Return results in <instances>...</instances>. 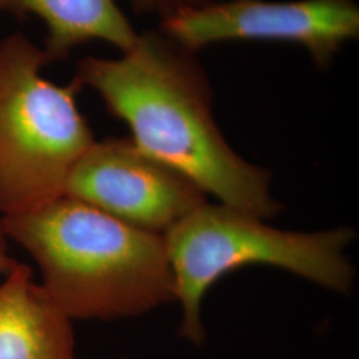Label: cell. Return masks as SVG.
<instances>
[{
    "label": "cell",
    "instance_id": "3957f363",
    "mask_svg": "<svg viewBox=\"0 0 359 359\" xmlns=\"http://www.w3.org/2000/svg\"><path fill=\"white\" fill-rule=\"evenodd\" d=\"M181 305L180 334L194 345L205 339L201 302L221 277L248 265L287 270L326 289L347 293L354 269L345 256L354 231H280L229 206L204 205L164 234Z\"/></svg>",
    "mask_w": 359,
    "mask_h": 359
},
{
    "label": "cell",
    "instance_id": "9c48e42d",
    "mask_svg": "<svg viewBox=\"0 0 359 359\" xmlns=\"http://www.w3.org/2000/svg\"><path fill=\"white\" fill-rule=\"evenodd\" d=\"M132 1L140 11L158 13L163 19L170 13H177L180 10L205 6L217 0H132Z\"/></svg>",
    "mask_w": 359,
    "mask_h": 359
},
{
    "label": "cell",
    "instance_id": "52a82bcc",
    "mask_svg": "<svg viewBox=\"0 0 359 359\" xmlns=\"http://www.w3.org/2000/svg\"><path fill=\"white\" fill-rule=\"evenodd\" d=\"M0 359H77L72 320L19 262L0 281Z\"/></svg>",
    "mask_w": 359,
    "mask_h": 359
},
{
    "label": "cell",
    "instance_id": "277c9868",
    "mask_svg": "<svg viewBox=\"0 0 359 359\" xmlns=\"http://www.w3.org/2000/svg\"><path fill=\"white\" fill-rule=\"evenodd\" d=\"M47 63L23 35L0 41L1 217L65 196L72 169L96 142L77 107L80 86L46 79Z\"/></svg>",
    "mask_w": 359,
    "mask_h": 359
},
{
    "label": "cell",
    "instance_id": "6da1fadb",
    "mask_svg": "<svg viewBox=\"0 0 359 359\" xmlns=\"http://www.w3.org/2000/svg\"><path fill=\"white\" fill-rule=\"evenodd\" d=\"M103 99L145 154L191 180L222 205L274 217L268 170L233 151L212 115V92L192 52L147 32L117 59L87 57L74 79Z\"/></svg>",
    "mask_w": 359,
    "mask_h": 359
},
{
    "label": "cell",
    "instance_id": "7a4b0ae2",
    "mask_svg": "<svg viewBox=\"0 0 359 359\" xmlns=\"http://www.w3.org/2000/svg\"><path fill=\"white\" fill-rule=\"evenodd\" d=\"M1 219L7 237L36 262L44 292L72 321L135 317L175 301L161 234L65 194Z\"/></svg>",
    "mask_w": 359,
    "mask_h": 359
},
{
    "label": "cell",
    "instance_id": "ba28073f",
    "mask_svg": "<svg viewBox=\"0 0 359 359\" xmlns=\"http://www.w3.org/2000/svg\"><path fill=\"white\" fill-rule=\"evenodd\" d=\"M0 13H34L46 23L44 52L50 63L90 40L126 52L139 36L115 0H0Z\"/></svg>",
    "mask_w": 359,
    "mask_h": 359
},
{
    "label": "cell",
    "instance_id": "5b68a950",
    "mask_svg": "<svg viewBox=\"0 0 359 359\" xmlns=\"http://www.w3.org/2000/svg\"><path fill=\"white\" fill-rule=\"evenodd\" d=\"M160 32L187 51L221 41H277L302 46L327 67L359 36L354 0H217L161 19Z\"/></svg>",
    "mask_w": 359,
    "mask_h": 359
},
{
    "label": "cell",
    "instance_id": "8992f818",
    "mask_svg": "<svg viewBox=\"0 0 359 359\" xmlns=\"http://www.w3.org/2000/svg\"><path fill=\"white\" fill-rule=\"evenodd\" d=\"M65 194L161 236L206 203L205 193L191 180L142 152L130 139L93 142L72 169Z\"/></svg>",
    "mask_w": 359,
    "mask_h": 359
},
{
    "label": "cell",
    "instance_id": "30bf717a",
    "mask_svg": "<svg viewBox=\"0 0 359 359\" xmlns=\"http://www.w3.org/2000/svg\"><path fill=\"white\" fill-rule=\"evenodd\" d=\"M7 234L3 226V219L0 216V281L10 273V270L18 264L8 255V245H7Z\"/></svg>",
    "mask_w": 359,
    "mask_h": 359
}]
</instances>
